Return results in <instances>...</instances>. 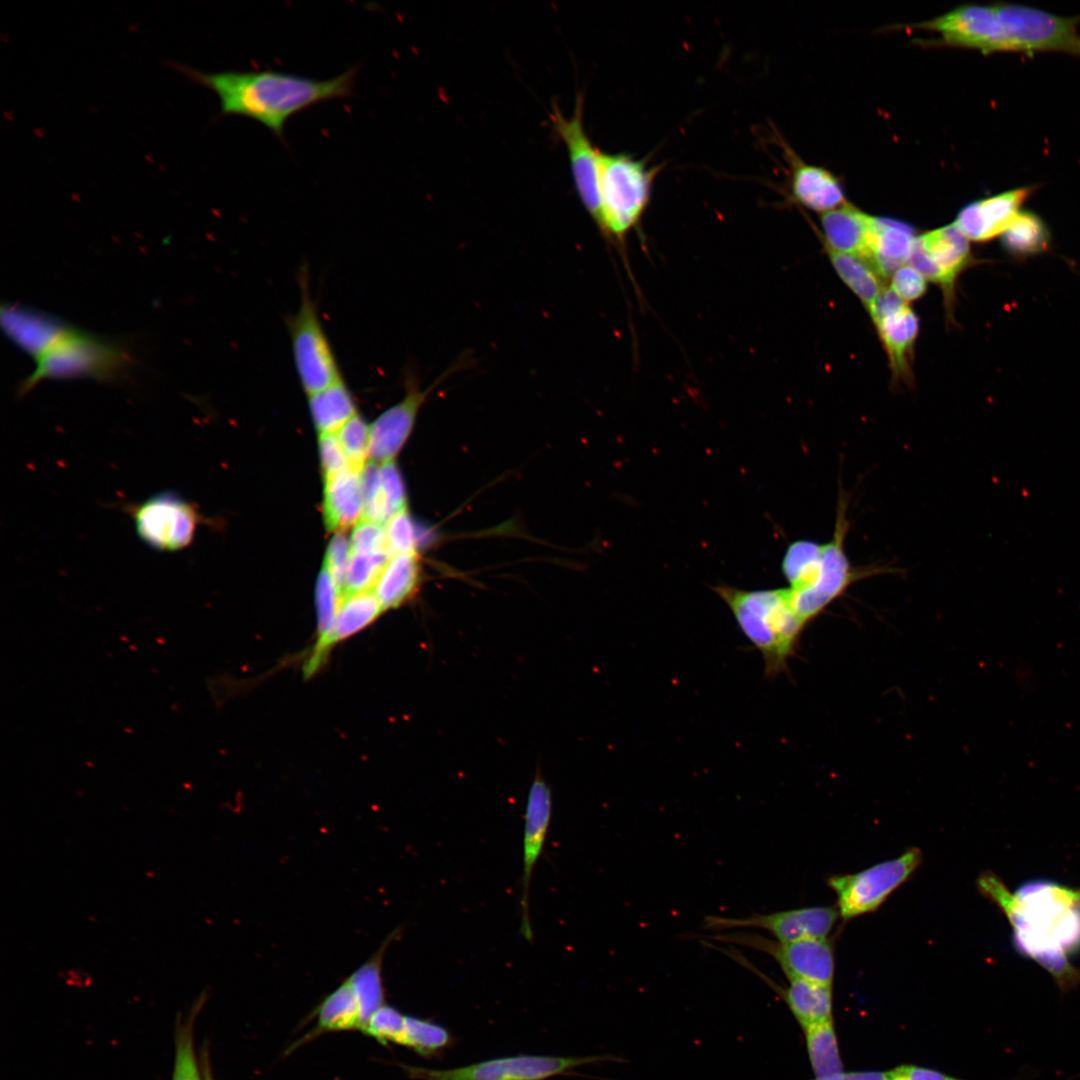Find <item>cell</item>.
Instances as JSON below:
<instances>
[{
	"mask_svg": "<svg viewBox=\"0 0 1080 1080\" xmlns=\"http://www.w3.org/2000/svg\"><path fill=\"white\" fill-rule=\"evenodd\" d=\"M976 885L1007 918L1018 953L1045 969L1062 993L1080 985L1069 958L1080 950V888L1038 879L1011 892L993 872L980 874Z\"/></svg>",
	"mask_w": 1080,
	"mask_h": 1080,
	"instance_id": "cell-1",
	"label": "cell"
},
{
	"mask_svg": "<svg viewBox=\"0 0 1080 1080\" xmlns=\"http://www.w3.org/2000/svg\"><path fill=\"white\" fill-rule=\"evenodd\" d=\"M175 68L218 96L221 115L254 120L282 140L285 124L295 114L350 97L358 73L355 66L335 77L316 79L275 70L205 72L183 64Z\"/></svg>",
	"mask_w": 1080,
	"mask_h": 1080,
	"instance_id": "cell-2",
	"label": "cell"
},
{
	"mask_svg": "<svg viewBox=\"0 0 1080 1080\" xmlns=\"http://www.w3.org/2000/svg\"><path fill=\"white\" fill-rule=\"evenodd\" d=\"M936 32L944 44L982 53L1040 52L1048 24L1039 8L1014 4H967L915 25Z\"/></svg>",
	"mask_w": 1080,
	"mask_h": 1080,
	"instance_id": "cell-3",
	"label": "cell"
},
{
	"mask_svg": "<svg viewBox=\"0 0 1080 1080\" xmlns=\"http://www.w3.org/2000/svg\"><path fill=\"white\" fill-rule=\"evenodd\" d=\"M846 511L847 502L841 494L833 538L823 544L802 540L791 543L784 555L782 570L790 584L792 605L806 625L853 583L875 570L852 566L845 553Z\"/></svg>",
	"mask_w": 1080,
	"mask_h": 1080,
	"instance_id": "cell-4",
	"label": "cell"
},
{
	"mask_svg": "<svg viewBox=\"0 0 1080 1080\" xmlns=\"http://www.w3.org/2000/svg\"><path fill=\"white\" fill-rule=\"evenodd\" d=\"M713 590L726 603L744 636L760 652L766 676L784 672L806 627L792 605L788 588L743 590L717 585Z\"/></svg>",
	"mask_w": 1080,
	"mask_h": 1080,
	"instance_id": "cell-5",
	"label": "cell"
},
{
	"mask_svg": "<svg viewBox=\"0 0 1080 1080\" xmlns=\"http://www.w3.org/2000/svg\"><path fill=\"white\" fill-rule=\"evenodd\" d=\"M34 361V371L19 384L20 396L45 379L91 378L119 382L127 377L135 364L127 342L93 334L71 324Z\"/></svg>",
	"mask_w": 1080,
	"mask_h": 1080,
	"instance_id": "cell-6",
	"label": "cell"
},
{
	"mask_svg": "<svg viewBox=\"0 0 1080 1080\" xmlns=\"http://www.w3.org/2000/svg\"><path fill=\"white\" fill-rule=\"evenodd\" d=\"M660 166L631 154H600V216L597 226L609 241L623 244L646 211Z\"/></svg>",
	"mask_w": 1080,
	"mask_h": 1080,
	"instance_id": "cell-7",
	"label": "cell"
},
{
	"mask_svg": "<svg viewBox=\"0 0 1080 1080\" xmlns=\"http://www.w3.org/2000/svg\"><path fill=\"white\" fill-rule=\"evenodd\" d=\"M298 282L300 302L297 311L288 317L287 328L295 370L309 396L334 384L342 374L311 295L305 266L299 271Z\"/></svg>",
	"mask_w": 1080,
	"mask_h": 1080,
	"instance_id": "cell-8",
	"label": "cell"
},
{
	"mask_svg": "<svg viewBox=\"0 0 1080 1080\" xmlns=\"http://www.w3.org/2000/svg\"><path fill=\"white\" fill-rule=\"evenodd\" d=\"M921 862V850L913 847L897 858L862 871L830 876L827 883L836 895L840 918L847 921L878 910L914 874Z\"/></svg>",
	"mask_w": 1080,
	"mask_h": 1080,
	"instance_id": "cell-9",
	"label": "cell"
},
{
	"mask_svg": "<svg viewBox=\"0 0 1080 1080\" xmlns=\"http://www.w3.org/2000/svg\"><path fill=\"white\" fill-rule=\"evenodd\" d=\"M144 544L159 552L181 551L194 540L203 518L196 506L174 491H163L122 507Z\"/></svg>",
	"mask_w": 1080,
	"mask_h": 1080,
	"instance_id": "cell-10",
	"label": "cell"
},
{
	"mask_svg": "<svg viewBox=\"0 0 1080 1080\" xmlns=\"http://www.w3.org/2000/svg\"><path fill=\"white\" fill-rule=\"evenodd\" d=\"M617 1060L612 1056L517 1055L451 1069L408 1065L403 1068L410 1077L419 1080H545L584 1065Z\"/></svg>",
	"mask_w": 1080,
	"mask_h": 1080,
	"instance_id": "cell-11",
	"label": "cell"
},
{
	"mask_svg": "<svg viewBox=\"0 0 1080 1080\" xmlns=\"http://www.w3.org/2000/svg\"><path fill=\"white\" fill-rule=\"evenodd\" d=\"M708 938L718 942L742 945L768 954L776 961L788 980L798 979L827 986L833 985L834 944L828 938L783 943L756 933L736 930L716 933Z\"/></svg>",
	"mask_w": 1080,
	"mask_h": 1080,
	"instance_id": "cell-12",
	"label": "cell"
},
{
	"mask_svg": "<svg viewBox=\"0 0 1080 1080\" xmlns=\"http://www.w3.org/2000/svg\"><path fill=\"white\" fill-rule=\"evenodd\" d=\"M840 918L836 906L803 907L772 913H754L744 917L707 915L702 928L715 933L736 929H759L774 940L787 943L825 939Z\"/></svg>",
	"mask_w": 1080,
	"mask_h": 1080,
	"instance_id": "cell-13",
	"label": "cell"
},
{
	"mask_svg": "<svg viewBox=\"0 0 1080 1080\" xmlns=\"http://www.w3.org/2000/svg\"><path fill=\"white\" fill-rule=\"evenodd\" d=\"M467 360L465 357L458 359L425 389L420 387L415 374L408 372L404 397L380 414L370 426L368 455L371 461L382 464L393 460L408 439L420 408L429 395L465 367Z\"/></svg>",
	"mask_w": 1080,
	"mask_h": 1080,
	"instance_id": "cell-14",
	"label": "cell"
},
{
	"mask_svg": "<svg viewBox=\"0 0 1080 1080\" xmlns=\"http://www.w3.org/2000/svg\"><path fill=\"white\" fill-rule=\"evenodd\" d=\"M574 112L566 118L554 105L550 121L556 134L565 144L576 192L588 214L597 225L600 216V154L583 124V96L578 95Z\"/></svg>",
	"mask_w": 1080,
	"mask_h": 1080,
	"instance_id": "cell-15",
	"label": "cell"
},
{
	"mask_svg": "<svg viewBox=\"0 0 1080 1080\" xmlns=\"http://www.w3.org/2000/svg\"><path fill=\"white\" fill-rule=\"evenodd\" d=\"M869 313L888 354L894 379L910 380V362L919 331L916 314L891 288L882 290Z\"/></svg>",
	"mask_w": 1080,
	"mask_h": 1080,
	"instance_id": "cell-16",
	"label": "cell"
},
{
	"mask_svg": "<svg viewBox=\"0 0 1080 1080\" xmlns=\"http://www.w3.org/2000/svg\"><path fill=\"white\" fill-rule=\"evenodd\" d=\"M552 817V794L550 787L540 774L535 775L527 798L524 834H523V873L521 890L522 936L531 941L533 937L529 894L533 870L542 854Z\"/></svg>",
	"mask_w": 1080,
	"mask_h": 1080,
	"instance_id": "cell-17",
	"label": "cell"
},
{
	"mask_svg": "<svg viewBox=\"0 0 1080 1080\" xmlns=\"http://www.w3.org/2000/svg\"><path fill=\"white\" fill-rule=\"evenodd\" d=\"M1036 188L1017 187L971 202L959 211L953 224L968 240L984 242L1001 236Z\"/></svg>",
	"mask_w": 1080,
	"mask_h": 1080,
	"instance_id": "cell-18",
	"label": "cell"
},
{
	"mask_svg": "<svg viewBox=\"0 0 1080 1080\" xmlns=\"http://www.w3.org/2000/svg\"><path fill=\"white\" fill-rule=\"evenodd\" d=\"M1 326L8 338L35 360L53 344L69 324L33 308L3 304Z\"/></svg>",
	"mask_w": 1080,
	"mask_h": 1080,
	"instance_id": "cell-19",
	"label": "cell"
},
{
	"mask_svg": "<svg viewBox=\"0 0 1080 1080\" xmlns=\"http://www.w3.org/2000/svg\"><path fill=\"white\" fill-rule=\"evenodd\" d=\"M790 165V192L800 205L818 212H829L845 204L839 180L828 170L800 160L786 145Z\"/></svg>",
	"mask_w": 1080,
	"mask_h": 1080,
	"instance_id": "cell-20",
	"label": "cell"
},
{
	"mask_svg": "<svg viewBox=\"0 0 1080 1080\" xmlns=\"http://www.w3.org/2000/svg\"><path fill=\"white\" fill-rule=\"evenodd\" d=\"M916 237L908 224L885 217H873L864 260L883 278L909 261Z\"/></svg>",
	"mask_w": 1080,
	"mask_h": 1080,
	"instance_id": "cell-21",
	"label": "cell"
},
{
	"mask_svg": "<svg viewBox=\"0 0 1080 1080\" xmlns=\"http://www.w3.org/2000/svg\"><path fill=\"white\" fill-rule=\"evenodd\" d=\"M323 516L329 531L342 532L363 516L361 472L347 467L325 478Z\"/></svg>",
	"mask_w": 1080,
	"mask_h": 1080,
	"instance_id": "cell-22",
	"label": "cell"
},
{
	"mask_svg": "<svg viewBox=\"0 0 1080 1080\" xmlns=\"http://www.w3.org/2000/svg\"><path fill=\"white\" fill-rule=\"evenodd\" d=\"M873 217L848 203L824 213L821 225L826 247L864 259Z\"/></svg>",
	"mask_w": 1080,
	"mask_h": 1080,
	"instance_id": "cell-23",
	"label": "cell"
},
{
	"mask_svg": "<svg viewBox=\"0 0 1080 1080\" xmlns=\"http://www.w3.org/2000/svg\"><path fill=\"white\" fill-rule=\"evenodd\" d=\"M918 243L951 290L957 275L969 264V240L954 224L929 231L917 237Z\"/></svg>",
	"mask_w": 1080,
	"mask_h": 1080,
	"instance_id": "cell-24",
	"label": "cell"
},
{
	"mask_svg": "<svg viewBox=\"0 0 1080 1080\" xmlns=\"http://www.w3.org/2000/svg\"><path fill=\"white\" fill-rule=\"evenodd\" d=\"M788 986H774L800 1027L805 1030L833 1017L832 986L792 979Z\"/></svg>",
	"mask_w": 1080,
	"mask_h": 1080,
	"instance_id": "cell-25",
	"label": "cell"
},
{
	"mask_svg": "<svg viewBox=\"0 0 1080 1080\" xmlns=\"http://www.w3.org/2000/svg\"><path fill=\"white\" fill-rule=\"evenodd\" d=\"M420 582L417 553L392 556L383 568L374 588L383 611L398 608L411 599Z\"/></svg>",
	"mask_w": 1080,
	"mask_h": 1080,
	"instance_id": "cell-26",
	"label": "cell"
},
{
	"mask_svg": "<svg viewBox=\"0 0 1080 1080\" xmlns=\"http://www.w3.org/2000/svg\"><path fill=\"white\" fill-rule=\"evenodd\" d=\"M399 932L400 929L397 928L389 934L373 956L347 978L356 996L360 1021L359 1030L363 1033L372 1016L384 1005V988L381 976L383 957L389 944L399 936Z\"/></svg>",
	"mask_w": 1080,
	"mask_h": 1080,
	"instance_id": "cell-27",
	"label": "cell"
},
{
	"mask_svg": "<svg viewBox=\"0 0 1080 1080\" xmlns=\"http://www.w3.org/2000/svg\"><path fill=\"white\" fill-rule=\"evenodd\" d=\"M384 612L372 590L345 595L340 602L333 629L324 647V658L338 643L357 634Z\"/></svg>",
	"mask_w": 1080,
	"mask_h": 1080,
	"instance_id": "cell-28",
	"label": "cell"
},
{
	"mask_svg": "<svg viewBox=\"0 0 1080 1080\" xmlns=\"http://www.w3.org/2000/svg\"><path fill=\"white\" fill-rule=\"evenodd\" d=\"M314 425L319 432L335 433L357 414L352 394L343 378L308 396Z\"/></svg>",
	"mask_w": 1080,
	"mask_h": 1080,
	"instance_id": "cell-29",
	"label": "cell"
},
{
	"mask_svg": "<svg viewBox=\"0 0 1080 1080\" xmlns=\"http://www.w3.org/2000/svg\"><path fill=\"white\" fill-rule=\"evenodd\" d=\"M826 248L840 278L870 312L883 290L880 276L864 259Z\"/></svg>",
	"mask_w": 1080,
	"mask_h": 1080,
	"instance_id": "cell-30",
	"label": "cell"
},
{
	"mask_svg": "<svg viewBox=\"0 0 1080 1080\" xmlns=\"http://www.w3.org/2000/svg\"><path fill=\"white\" fill-rule=\"evenodd\" d=\"M1003 247L1015 256H1031L1049 248L1050 233L1036 213L1021 210L1001 235Z\"/></svg>",
	"mask_w": 1080,
	"mask_h": 1080,
	"instance_id": "cell-31",
	"label": "cell"
},
{
	"mask_svg": "<svg viewBox=\"0 0 1080 1080\" xmlns=\"http://www.w3.org/2000/svg\"><path fill=\"white\" fill-rule=\"evenodd\" d=\"M359 1010L355 993L348 979L329 994L317 1008V1025L313 1032L359 1030Z\"/></svg>",
	"mask_w": 1080,
	"mask_h": 1080,
	"instance_id": "cell-32",
	"label": "cell"
},
{
	"mask_svg": "<svg viewBox=\"0 0 1080 1080\" xmlns=\"http://www.w3.org/2000/svg\"><path fill=\"white\" fill-rule=\"evenodd\" d=\"M804 1031L806 1050L815 1077L843 1071L833 1018Z\"/></svg>",
	"mask_w": 1080,
	"mask_h": 1080,
	"instance_id": "cell-33",
	"label": "cell"
},
{
	"mask_svg": "<svg viewBox=\"0 0 1080 1080\" xmlns=\"http://www.w3.org/2000/svg\"><path fill=\"white\" fill-rule=\"evenodd\" d=\"M390 558L388 552H351L344 596L373 590Z\"/></svg>",
	"mask_w": 1080,
	"mask_h": 1080,
	"instance_id": "cell-34",
	"label": "cell"
},
{
	"mask_svg": "<svg viewBox=\"0 0 1080 1080\" xmlns=\"http://www.w3.org/2000/svg\"><path fill=\"white\" fill-rule=\"evenodd\" d=\"M450 1041L449 1032L433 1022L405 1017V1036L403 1045L415 1050L418 1054L429 1056L446 1047Z\"/></svg>",
	"mask_w": 1080,
	"mask_h": 1080,
	"instance_id": "cell-35",
	"label": "cell"
},
{
	"mask_svg": "<svg viewBox=\"0 0 1080 1080\" xmlns=\"http://www.w3.org/2000/svg\"><path fill=\"white\" fill-rule=\"evenodd\" d=\"M369 430L370 426L357 413L336 432L348 466L360 472L369 457Z\"/></svg>",
	"mask_w": 1080,
	"mask_h": 1080,
	"instance_id": "cell-36",
	"label": "cell"
},
{
	"mask_svg": "<svg viewBox=\"0 0 1080 1080\" xmlns=\"http://www.w3.org/2000/svg\"><path fill=\"white\" fill-rule=\"evenodd\" d=\"M361 481L364 503L362 520L386 526L389 518L382 499L380 465L374 461L367 462L361 471Z\"/></svg>",
	"mask_w": 1080,
	"mask_h": 1080,
	"instance_id": "cell-37",
	"label": "cell"
},
{
	"mask_svg": "<svg viewBox=\"0 0 1080 1080\" xmlns=\"http://www.w3.org/2000/svg\"><path fill=\"white\" fill-rule=\"evenodd\" d=\"M193 1019L194 1015L190 1016L186 1024L178 1025L172 1080H201L193 1046Z\"/></svg>",
	"mask_w": 1080,
	"mask_h": 1080,
	"instance_id": "cell-38",
	"label": "cell"
},
{
	"mask_svg": "<svg viewBox=\"0 0 1080 1080\" xmlns=\"http://www.w3.org/2000/svg\"><path fill=\"white\" fill-rule=\"evenodd\" d=\"M405 1017L397 1009L384 1004L372 1016L364 1033L382 1044L393 1042L403 1045Z\"/></svg>",
	"mask_w": 1080,
	"mask_h": 1080,
	"instance_id": "cell-39",
	"label": "cell"
},
{
	"mask_svg": "<svg viewBox=\"0 0 1080 1080\" xmlns=\"http://www.w3.org/2000/svg\"><path fill=\"white\" fill-rule=\"evenodd\" d=\"M388 551L390 556L416 553L418 547V529L409 513L403 510L386 524Z\"/></svg>",
	"mask_w": 1080,
	"mask_h": 1080,
	"instance_id": "cell-40",
	"label": "cell"
},
{
	"mask_svg": "<svg viewBox=\"0 0 1080 1080\" xmlns=\"http://www.w3.org/2000/svg\"><path fill=\"white\" fill-rule=\"evenodd\" d=\"M380 475L382 499L390 521L396 514L407 509L405 486L393 460L380 465Z\"/></svg>",
	"mask_w": 1080,
	"mask_h": 1080,
	"instance_id": "cell-41",
	"label": "cell"
},
{
	"mask_svg": "<svg viewBox=\"0 0 1080 1080\" xmlns=\"http://www.w3.org/2000/svg\"><path fill=\"white\" fill-rule=\"evenodd\" d=\"M350 555V542L342 532L336 533L329 542L323 567L330 574L342 598L345 594Z\"/></svg>",
	"mask_w": 1080,
	"mask_h": 1080,
	"instance_id": "cell-42",
	"label": "cell"
},
{
	"mask_svg": "<svg viewBox=\"0 0 1080 1080\" xmlns=\"http://www.w3.org/2000/svg\"><path fill=\"white\" fill-rule=\"evenodd\" d=\"M350 550L363 553H389L386 526L361 519L352 532Z\"/></svg>",
	"mask_w": 1080,
	"mask_h": 1080,
	"instance_id": "cell-43",
	"label": "cell"
},
{
	"mask_svg": "<svg viewBox=\"0 0 1080 1080\" xmlns=\"http://www.w3.org/2000/svg\"><path fill=\"white\" fill-rule=\"evenodd\" d=\"M891 289L904 302H910L924 295L926 279L911 265H903L892 275Z\"/></svg>",
	"mask_w": 1080,
	"mask_h": 1080,
	"instance_id": "cell-44",
	"label": "cell"
},
{
	"mask_svg": "<svg viewBox=\"0 0 1080 1080\" xmlns=\"http://www.w3.org/2000/svg\"><path fill=\"white\" fill-rule=\"evenodd\" d=\"M319 452L324 479L331 477L348 467L345 454L336 432L319 435Z\"/></svg>",
	"mask_w": 1080,
	"mask_h": 1080,
	"instance_id": "cell-45",
	"label": "cell"
},
{
	"mask_svg": "<svg viewBox=\"0 0 1080 1080\" xmlns=\"http://www.w3.org/2000/svg\"><path fill=\"white\" fill-rule=\"evenodd\" d=\"M887 1073L890 1080H965L935 1069L913 1064L899 1065Z\"/></svg>",
	"mask_w": 1080,
	"mask_h": 1080,
	"instance_id": "cell-46",
	"label": "cell"
},
{
	"mask_svg": "<svg viewBox=\"0 0 1080 1080\" xmlns=\"http://www.w3.org/2000/svg\"><path fill=\"white\" fill-rule=\"evenodd\" d=\"M812 1080H890L887 1072L882 1071H852L840 1072L825 1077H814Z\"/></svg>",
	"mask_w": 1080,
	"mask_h": 1080,
	"instance_id": "cell-47",
	"label": "cell"
},
{
	"mask_svg": "<svg viewBox=\"0 0 1080 1080\" xmlns=\"http://www.w3.org/2000/svg\"><path fill=\"white\" fill-rule=\"evenodd\" d=\"M203 1080H212L211 1074H210V1071L208 1069L207 1064L204 1065V1077H203Z\"/></svg>",
	"mask_w": 1080,
	"mask_h": 1080,
	"instance_id": "cell-48",
	"label": "cell"
}]
</instances>
